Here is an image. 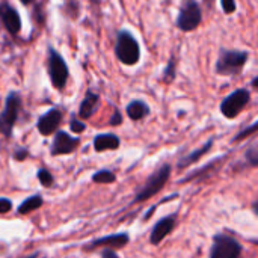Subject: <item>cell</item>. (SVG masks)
I'll return each instance as SVG.
<instances>
[{
    "label": "cell",
    "instance_id": "obj_1",
    "mask_svg": "<svg viewBox=\"0 0 258 258\" xmlns=\"http://www.w3.org/2000/svg\"><path fill=\"white\" fill-rule=\"evenodd\" d=\"M115 54L118 60H121L124 65H135L141 59V48L136 41V38L127 32L121 30L116 38V45H115Z\"/></svg>",
    "mask_w": 258,
    "mask_h": 258
},
{
    "label": "cell",
    "instance_id": "obj_2",
    "mask_svg": "<svg viewBox=\"0 0 258 258\" xmlns=\"http://www.w3.org/2000/svg\"><path fill=\"white\" fill-rule=\"evenodd\" d=\"M243 248L240 242L225 233H218L213 236L209 258H240Z\"/></svg>",
    "mask_w": 258,
    "mask_h": 258
},
{
    "label": "cell",
    "instance_id": "obj_3",
    "mask_svg": "<svg viewBox=\"0 0 258 258\" xmlns=\"http://www.w3.org/2000/svg\"><path fill=\"white\" fill-rule=\"evenodd\" d=\"M169 177H171V165H162L145 181L142 189L138 192V195L135 198V203H144V201L153 198L154 195H157L165 187V184L168 183Z\"/></svg>",
    "mask_w": 258,
    "mask_h": 258
},
{
    "label": "cell",
    "instance_id": "obj_4",
    "mask_svg": "<svg viewBox=\"0 0 258 258\" xmlns=\"http://www.w3.org/2000/svg\"><path fill=\"white\" fill-rule=\"evenodd\" d=\"M248 60V53L246 51H239V50H225L222 48L216 62V71L218 74L222 76H231L237 74L242 71Z\"/></svg>",
    "mask_w": 258,
    "mask_h": 258
},
{
    "label": "cell",
    "instance_id": "obj_5",
    "mask_svg": "<svg viewBox=\"0 0 258 258\" xmlns=\"http://www.w3.org/2000/svg\"><path fill=\"white\" fill-rule=\"evenodd\" d=\"M20 109H21V98H20V95L17 92H11L6 97L5 110L0 113V133L5 138H11L12 136V130H14V125L17 122Z\"/></svg>",
    "mask_w": 258,
    "mask_h": 258
},
{
    "label": "cell",
    "instance_id": "obj_6",
    "mask_svg": "<svg viewBox=\"0 0 258 258\" xmlns=\"http://www.w3.org/2000/svg\"><path fill=\"white\" fill-rule=\"evenodd\" d=\"M203 21V12L197 0H186L177 17V27L183 32L195 30Z\"/></svg>",
    "mask_w": 258,
    "mask_h": 258
},
{
    "label": "cell",
    "instance_id": "obj_7",
    "mask_svg": "<svg viewBox=\"0 0 258 258\" xmlns=\"http://www.w3.org/2000/svg\"><path fill=\"white\" fill-rule=\"evenodd\" d=\"M48 73H50L51 85L59 91L63 89L67 85L70 71L60 53H57L53 47H48Z\"/></svg>",
    "mask_w": 258,
    "mask_h": 258
},
{
    "label": "cell",
    "instance_id": "obj_8",
    "mask_svg": "<svg viewBox=\"0 0 258 258\" xmlns=\"http://www.w3.org/2000/svg\"><path fill=\"white\" fill-rule=\"evenodd\" d=\"M249 100H251V94L248 89H243V88L236 89L221 103V113L225 118L233 119L245 109V106L249 103Z\"/></svg>",
    "mask_w": 258,
    "mask_h": 258
},
{
    "label": "cell",
    "instance_id": "obj_9",
    "mask_svg": "<svg viewBox=\"0 0 258 258\" xmlns=\"http://www.w3.org/2000/svg\"><path fill=\"white\" fill-rule=\"evenodd\" d=\"M80 144L79 138H73L70 136L67 132H57L53 144H51V156H62V154H71L73 151L77 150Z\"/></svg>",
    "mask_w": 258,
    "mask_h": 258
},
{
    "label": "cell",
    "instance_id": "obj_10",
    "mask_svg": "<svg viewBox=\"0 0 258 258\" xmlns=\"http://www.w3.org/2000/svg\"><path fill=\"white\" fill-rule=\"evenodd\" d=\"M0 21L11 35H17L21 30V18L14 6L8 2H0Z\"/></svg>",
    "mask_w": 258,
    "mask_h": 258
},
{
    "label": "cell",
    "instance_id": "obj_11",
    "mask_svg": "<svg viewBox=\"0 0 258 258\" xmlns=\"http://www.w3.org/2000/svg\"><path fill=\"white\" fill-rule=\"evenodd\" d=\"M175 222H177V216L175 215H169L162 218L160 221H157V224L153 227L151 234H150V242L153 245H159L162 243L175 228Z\"/></svg>",
    "mask_w": 258,
    "mask_h": 258
},
{
    "label": "cell",
    "instance_id": "obj_12",
    "mask_svg": "<svg viewBox=\"0 0 258 258\" xmlns=\"http://www.w3.org/2000/svg\"><path fill=\"white\" fill-rule=\"evenodd\" d=\"M62 122V110L59 107H53L51 110H48L47 113H44L39 119H38V132L42 136H50L53 135L57 127Z\"/></svg>",
    "mask_w": 258,
    "mask_h": 258
},
{
    "label": "cell",
    "instance_id": "obj_13",
    "mask_svg": "<svg viewBox=\"0 0 258 258\" xmlns=\"http://www.w3.org/2000/svg\"><path fill=\"white\" fill-rule=\"evenodd\" d=\"M130 242L128 234L121 233V234H112V236H104L98 240H94L91 245L86 246V249H94V248H115L121 249Z\"/></svg>",
    "mask_w": 258,
    "mask_h": 258
},
{
    "label": "cell",
    "instance_id": "obj_14",
    "mask_svg": "<svg viewBox=\"0 0 258 258\" xmlns=\"http://www.w3.org/2000/svg\"><path fill=\"white\" fill-rule=\"evenodd\" d=\"M98 101H100V95L92 92V91H88L85 98L82 100L80 103V107H79V115L80 118L83 119H89L94 112L97 110V106H98Z\"/></svg>",
    "mask_w": 258,
    "mask_h": 258
},
{
    "label": "cell",
    "instance_id": "obj_15",
    "mask_svg": "<svg viewBox=\"0 0 258 258\" xmlns=\"http://www.w3.org/2000/svg\"><path fill=\"white\" fill-rule=\"evenodd\" d=\"M119 144H121L119 138L112 133H104V135H98L94 138V150L98 153L106 151V150H118Z\"/></svg>",
    "mask_w": 258,
    "mask_h": 258
},
{
    "label": "cell",
    "instance_id": "obj_16",
    "mask_svg": "<svg viewBox=\"0 0 258 258\" xmlns=\"http://www.w3.org/2000/svg\"><path fill=\"white\" fill-rule=\"evenodd\" d=\"M212 147H213V139L207 141L201 148H198V150L192 151L190 154L184 156L183 159H180V162H178V168H180V169H183V168H187V166H190V165L197 163L201 157H204V156L212 150Z\"/></svg>",
    "mask_w": 258,
    "mask_h": 258
},
{
    "label": "cell",
    "instance_id": "obj_17",
    "mask_svg": "<svg viewBox=\"0 0 258 258\" xmlns=\"http://www.w3.org/2000/svg\"><path fill=\"white\" fill-rule=\"evenodd\" d=\"M127 115L133 121H141V119H144L145 116L150 115V107H148L147 103H144L141 100H133L127 106Z\"/></svg>",
    "mask_w": 258,
    "mask_h": 258
},
{
    "label": "cell",
    "instance_id": "obj_18",
    "mask_svg": "<svg viewBox=\"0 0 258 258\" xmlns=\"http://www.w3.org/2000/svg\"><path fill=\"white\" fill-rule=\"evenodd\" d=\"M41 206H42V198H41L39 195H33V197L27 198V200L18 207V213H20V215H27V213H30V212H33V210H36V209H39Z\"/></svg>",
    "mask_w": 258,
    "mask_h": 258
},
{
    "label": "cell",
    "instance_id": "obj_19",
    "mask_svg": "<svg viewBox=\"0 0 258 258\" xmlns=\"http://www.w3.org/2000/svg\"><path fill=\"white\" fill-rule=\"evenodd\" d=\"M116 180V175L107 169H103V171H98L92 175V181L94 183H98V184H109V183H115Z\"/></svg>",
    "mask_w": 258,
    "mask_h": 258
},
{
    "label": "cell",
    "instance_id": "obj_20",
    "mask_svg": "<svg viewBox=\"0 0 258 258\" xmlns=\"http://www.w3.org/2000/svg\"><path fill=\"white\" fill-rule=\"evenodd\" d=\"M257 132H258V121H255L252 125H249V127L243 128L239 135H236V136H234V139H233V142H240V141L246 139L248 136H251V135H254V133H257Z\"/></svg>",
    "mask_w": 258,
    "mask_h": 258
},
{
    "label": "cell",
    "instance_id": "obj_21",
    "mask_svg": "<svg viewBox=\"0 0 258 258\" xmlns=\"http://www.w3.org/2000/svg\"><path fill=\"white\" fill-rule=\"evenodd\" d=\"M79 2L77 0H65V14H68L73 18L79 17Z\"/></svg>",
    "mask_w": 258,
    "mask_h": 258
},
{
    "label": "cell",
    "instance_id": "obj_22",
    "mask_svg": "<svg viewBox=\"0 0 258 258\" xmlns=\"http://www.w3.org/2000/svg\"><path fill=\"white\" fill-rule=\"evenodd\" d=\"M174 77H175V60L171 59V60L168 62L166 68L163 70V80L169 83V82L174 80Z\"/></svg>",
    "mask_w": 258,
    "mask_h": 258
},
{
    "label": "cell",
    "instance_id": "obj_23",
    "mask_svg": "<svg viewBox=\"0 0 258 258\" xmlns=\"http://www.w3.org/2000/svg\"><path fill=\"white\" fill-rule=\"evenodd\" d=\"M38 180L44 187H50L53 184V175L47 169H39L38 171Z\"/></svg>",
    "mask_w": 258,
    "mask_h": 258
},
{
    "label": "cell",
    "instance_id": "obj_24",
    "mask_svg": "<svg viewBox=\"0 0 258 258\" xmlns=\"http://www.w3.org/2000/svg\"><path fill=\"white\" fill-rule=\"evenodd\" d=\"M246 162L249 166H254V168H258V148H251L246 151Z\"/></svg>",
    "mask_w": 258,
    "mask_h": 258
},
{
    "label": "cell",
    "instance_id": "obj_25",
    "mask_svg": "<svg viewBox=\"0 0 258 258\" xmlns=\"http://www.w3.org/2000/svg\"><path fill=\"white\" fill-rule=\"evenodd\" d=\"M70 128L73 130V133H82L86 128V125H85V122H82L76 116H73L71 118V122H70Z\"/></svg>",
    "mask_w": 258,
    "mask_h": 258
},
{
    "label": "cell",
    "instance_id": "obj_26",
    "mask_svg": "<svg viewBox=\"0 0 258 258\" xmlns=\"http://www.w3.org/2000/svg\"><path fill=\"white\" fill-rule=\"evenodd\" d=\"M225 14H233L236 11V0H221Z\"/></svg>",
    "mask_w": 258,
    "mask_h": 258
},
{
    "label": "cell",
    "instance_id": "obj_27",
    "mask_svg": "<svg viewBox=\"0 0 258 258\" xmlns=\"http://www.w3.org/2000/svg\"><path fill=\"white\" fill-rule=\"evenodd\" d=\"M109 124H110L112 127H116V125L122 124V115H121L119 110H115V112H113L112 118L109 119Z\"/></svg>",
    "mask_w": 258,
    "mask_h": 258
},
{
    "label": "cell",
    "instance_id": "obj_28",
    "mask_svg": "<svg viewBox=\"0 0 258 258\" xmlns=\"http://www.w3.org/2000/svg\"><path fill=\"white\" fill-rule=\"evenodd\" d=\"M12 209V203L6 198H0V215L8 213Z\"/></svg>",
    "mask_w": 258,
    "mask_h": 258
},
{
    "label": "cell",
    "instance_id": "obj_29",
    "mask_svg": "<svg viewBox=\"0 0 258 258\" xmlns=\"http://www.w3.org/2000/svg\"><path fill=\"white\" fill-rule=\"evenodd\" d=\"M27 156H29L27 150H24V148H20V150H17V151H15V154H14V159L21 162V160H24Z\"/></svg>",
    "mask_w": 258,
    "mask_h": 258
},
{
    "label": "cell",
    "instance_id": "obj_30",
    "mask_svg": "<svg viewBox=\"0 0 258 258\" xmlns=\"http://www.w3.org/2000/svg\"><path fill=\"white\" fill-rule=\"evenodd\" d=\"M101 258H119V257L116 255V252H115V251H112V249L106 248V249L103 251V254H101Z\"/></svg>",
    "mask_w": 258,
    "mask_h": 258
},
{
    "label": "cell",
    "instance_id": "obj_31",
    "mask_svg": "<svg viewBox=\"0 0 258 258\" xmlns=\"http://www.w3.org/2000/svg\"><path fill=\"white\" fill-rule=\"evenodd\" d=\"M252 86H254L255 89H258V76L254 79V80H252Z\"/></svg>",
    "mask_w": 258,
    "mask_h": 258
},
{
    "label": "cell",
    "instance_id": "obj_32",
    "mask_svg": "<svg viewBox=\"0 0 258 258\" xmlns=\"http://www.w3.org/2000/svg\"><path fill=\"white\" fill-rule=\"evenodd\" d=\"M252 210H254V213L258 216V203H255V204L252 206Z\"/></svg>",
    "mask_w": 258,
    "mask_h": 258
},
{
    "label": "cell",
    "instance_id": "obj_33",
    "mask_svg": "<svg viewBox=\"0 0 258 258\" xmlns=\"http://www.w3.org/2000/svg\"><path fill=\"white\" fill-rule=\"evenodd\" d=\"M20 2H21L23 5H30V3H32L33 0H20Z\"/></svg>",
    "mask_w": 258,
    "mask_h": 258
},
{
    "label": "cell",
    "instance_id": "obj_34",
    "mask_svg": "<svg viewBox=\"0 0 258 258\" xmlns=\"http://www.w3.org/2000/svg\"><path fill=\"white\" fill-rule=\"evenodd\" d=\"M206 3H207V6H210V5H213V0H206Z\"/></svg>",
    "mask_w": 258,
    "mask_h": 258
},
{
    "label": "cell",
    "instance_id": "obj_35",
    "mask_svg": "<svg viewBox=\"0 0 258 258\" xmlns=\"http://www.w3.org/2000/svg\"><path fill=\"white\" fill-rule=\"evenodd\" d=\"M38 257V254H32V255H29V257H24V258H36Z\"/></svg>",
    "mask_w": 258,
    "mask_h": 258
},
{
    "label": "cell",
    "instance_id": "obj_36",
    "mask_svg": "<svg viewBox=\"0 0 258 258\" xmlns=\"http://www.w3.org/2000/svg\"><path fill=\"white\" fill-rule=\"evenodd\" d=\"M98 2H100V0H94V3H98Z\"/></svg>",
    "mask_w": 258,
    "mask_h": 258
}]
</instances>
